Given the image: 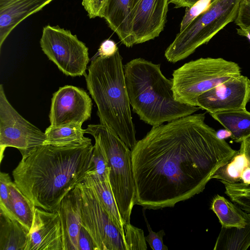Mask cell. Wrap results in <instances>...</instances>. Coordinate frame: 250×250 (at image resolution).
<instances>
[{"label": "cell", "instance_id": "obj_14", "mask_svg": "<svg viewBox=\"0 0 250 250\" xmlns=\"http://www.w3.org/2000/svg\"><path fill=\"white\" fill-rule=\"evenodd\" d=\"M25 250H63V231L57 211L36 208Z\"/></svg>", "mask_w": 250, "mask_h": 250}, {"label": "cell", "instance_id": "obj_21", "mask_svg": "<svg viewBox=\"0 0 250 250\" xmlns=\"http://www.w3.org/2000/svg\"><path fill=\"white\" fill-rule=\"evenodd\" d=\"M82 124L71 123L59 126L50 125L45 131L46 140L44 145L58 146H80L91 143V140L84 136L85 129Z\"/></svg>", "mask_w": 250, "mask_h": 250}, {"label": "cell", "instance_id": "obj_24", "mask_svg": "<svg viewBox=\"0 0 250 250\" xmlns=\"http://www.w3.org/2000/svg\"><path fill=\"white\" fill-rule=\"evenodd\" d=\"M10 203L13 217L30 230L36 207L19 188L14 182L9 184Z\"/></svg>", "mask_w": 250, "mask_h": 250}, {"label": "cell", "instance_id": "obj_36", "mask_svg": "<svg viewBox=\"0 0 250 250\" xmlns=\"http://www.w3.org/2000/svg\"><path fill=\"white\" fill-rule=\"evenodd\" d=\"M240 150L245 153L250 163V136L241 142Z\"/></svg>", "mask_w": 250, "mask_h": 250}, {"label": "cell", "instance_id": "obj_29", "mask_svg": "<svg viewBox=\"0 0 250 250\" xmlns=\"http://www.w3.org/2000/svg\"><path fill=\"white\" fill-rule=\"evenodd\" d=\"M210 0H201L192 7L186 8L181 23L180 32L183 31L197 16L207 7Z\"/></svg>", "mask_w": 250, "mask_h": 250}, {"label": "cell", "instance_id": "obj_25", "mask_svg": "<svg viewBox=\"0 0 250 250\" xmlns=\"http://www.w3.org/2000/svg\"><path fill=\"white\" fill-rule=\"evenodd\" d=\"M250 167V163L245 153L239 150L226 164L220 167L212 179L229 183L241 182L243 170Z\"/></svg>", "mask_w": 250, "mask_h": 250}, {"label": "cell", "instance_id": "obj_7", "mask_svg": "<svg viewBox=\"0 0 250 250\" xmlns=\"http://www.w3.org/2000/svg\"><path fill=\"white\" fill-rule=\"evenodd\" d=\"M235 62L221 58H201L185 63L172 74L174 97L196 106L197 98L220 83L241 75Z\"/></svg>", "mask_w": 250, "mask_h": 250}, {"label": "cell", "instance_id": "obj_28", "mask_svg": "<svg viewBox=\"0 0 250 250\" xmlns=\"http://www.w3.org/2000/svg\"><path fill=\"white\" fill-rule=\"evenodd\" d=\"M11 181L8 173H0V210L14 217L11 211L9 184Z\"/></svg>", "mask_w": 250, "mask_h": 250}, {"label": "cell", "instance_id": "obj_11", "mask_svg": "<svg viewBox=\"0 0 250 250\" xmlns=\"http://www.w3.org/2000/svg\"><path fill=\"white\" fill-rule=\"evenodd\" d=\"M92 102L83 89L67 85L53 94L49 114L50 125L82 124L90 118Z\"/></svg>", "mask_w": 250, "mask_h": 250}, {"label": "cell", "instance_id": "obj_22", "mask_svg": "<svg viewBox=\"0 0 250 250\" xmlns=\"http://www.w3.org/2000/svg\"><path fill=\"white\" fill-rule=\"evenodd\" d=\"M244 215L247 222L244 227H222L214 250H246L250 247V213L245 211Z\"/></svg>", "mask_w": 250, "mask_h": 250}, {"label": "cell", "instance_id": "obj_20", "mask_svg": "<svg viewBox=\"0 0 250 250\" xmlns=\"http://www.w3.org/2000/svg\"><path fill=\"white\" fill-rule=\"evenodd\" d=\"M230 134L232 140L241 143L250 136V112L246 109L210 113Z\"/></svg>", "mask_w": 250, "mask_h": 250}, {"label": "cell", "instance_id": "obj_1", "mask_svg": "<svg viewBox=\"0 0 250 250\" xmlns=\"http://www.w3.org/2000/svg\"><path fill=\"white\" fill-rule=\"evenodd\" d=\"M191 114L152 126L131 150L135 205L144 209L174 207L202 192L238 151Z\"/></svg>", "mask_w": 250, "mask_h": 250}, {"label": "cell", "instance_id": "obj_18", "mask_svg": "<svg viewBox=\"0 0 250 250\" xmlns=\"http://www.w3.org/2000/svg\"><path fill=\"white\" fill-rule=\"evenodd\" d=\"M83 182L91 190L96 200L119 229L124 238L125 247L126 224L120 213L109 181H104L97 177L86 175Z\"/></svg>", "mask_w": 250, "mask_h": 250}, {"label": "cell", "instance_id": "obj_6", "mask_svg": "<svg viewBox=\"0 0 250 250\" xmlns=\"http://www.w3.org/2000/svg\"><path fill=\"white\" fill-rule=\"evenodd\" d=\"M241 0H211L207 7L182 31L167 48L165 56L172 63L182 60L208 43L229 23L234 21Z\"/></svg>", "mask_w": 250, "mask_h": 250}, {"label": "cell", "instance_id": "obj_33", "mask_svg": "<svg viewBox=\"0 0 250 250\" xmlns=\"http://www.w3.org/2000/svg\"><path fill=\"white\" fill-rule=\"evenodd\" d=\"M79 250H96L90 235L86 229L82 226L78 237Z\"/></svg>", "mask_w": 250, "mask_h": 250}, {"label": "cell", "instance_id": "obj_27", "mask_svg": "<svg viewBox=\"0 0 250 250\" xmlns=\"http://www.w3.org/2000/svg\"><path fill=\"white\" fill-rule=\"evenodd\" d=\"M145 236L142 229L132 226L130 223L125 227V243L126 250L147 249Z\"/></svg>", "mask_w": 250, "mask_h": 250}, {"label": "cell", "instance_id": "obj_31", "mask_svg": "<svg viewBox=\"0 0 250 250\" xmlns=\"http://www.w3.org/2000/svg\"><path fill=\"white\" fill-rule=\"evenodd\" d=\"M234 22L239 27L250 28V0H241Z\"/></svg>", "mask_w": 250, "mask_h": 250}, {"label": "cell", "instance_id": "obj_2", "mask_svg": "<svg viewBox=\"0 0 250 250\" xmlns=\"http://www.w3.org/2000/svg\"><path fill=\"white\" fill-rule=\"evenodd\" d=\"M93 148L91 143L41 146L21 159L12 171L14 182L36 207L57 211L64 197L89 171Z\"/></svg>", "mask_w": 250, "mask_h": 250}, {"label": "cell", "instance_id": "obj_9", "mask_svg": "<svg viewBox=\"0 0 250 250\" xmlns=\"http://www.w3.org/2000/svg\"><path fill=\"white\" fill-rule=\"evenodd\" d=\"M46 140L45 132L22 117L9 103L0 85V162L7 147L17 148L22 158L28 156Z\"/></svg>", "mask_w": 250, "mask_h": 250}, {"label": "cell", "instance_id": "obj_5", "mask_svg": "<svg viewBox=\"0 0 250 250\" xmlns=\"http://www.w3.org/2000/svg\"><path fill=\"white\" fill-rule=\"evenodd\" d=\"M85 133L98 141L107 155L111 188L123 219L126 224H130L136 201L131 150L116 133L101 124L88 125Z\"/></svg>", "mask_w": 250, "mask_h": 250}, {"label": "cell", "instance_id": "obj_16", "mask_svg": "<svg viewBox=\"0 0 250 250\" xmlns=\"http://www.w3.org/2000/svg\"><path fill=\"white\" fill-rule=\"evenodd\" d=\"M133 2L134 0H106L100 15L127 47L135 44L132 29Z\"/></svg>", "mask_w": 250, "mask_h": 250}, {"label": "cell", "instance_id": "obj_37", "mask_svg": "<svg viewBox=\"0 0 250 250\" xmlns=\"http://www.w3.org/2000/svg\"><path fill=\"white\" fill-rule=\"evenodd\" d=\"M241 181L244 184L250 185V167H246L241 175Z\"/></svg>", "mask_w": 250, "mask_h": 250}, {"label": "cell", "instance_id": "obj_23", "mask_svg": "<svg viewBox=\"0 0 250 250\" xmlns=\"http://www.w3.org/2000/svg\"><path fill=\"white\" fill-rule=\"evenodd\" d=\"M210 209L223 227L243 228L247 224L245 211L223 196L216 195L212 201Z\"/></svg>", "mask_w": 250, "mask_h": 250}, {"label": "cell", "instance_id": "obj_34", "mask_svg": "<svg viewBox=\"0 0 250 250\" xmlns=\"http://www.w3.org/2000/svg\"><path fill=\"white\" fill-rule=\"evenodd\" d=\"M118 50L116 43L113 41L108 39L101 44L98 50V54L102 57H109L114 55Z\"/></svg>", "mask_w": 250, "mask_h": 250}, {"label": "cell", "instance_id": "obj_3", "mask_svg": "<svg viewBox=\"0 0 250 250\" xmlns=\"http://www.w3.org/2000/svg\"><path fill=\"white\" fill-rule=\"evenodd\" d=\"M122 60L119 50L109 57L98 56L91 61L85 77L87 88L97 106L100 124L132 150L137 141Z\"/></svg>", "mask_w": 250, "mask_h": 250}, {"label": "cell", "instance_id": "obj_13", "mask_svg": "<svg viewBox=\"0 0 250 250\" xmlns=\"http://www.w3.org/2000/svg\"><path fill=\"white\" fill-rule=\"evenodd\" d=\"M168 0H134L132 29L135 44L158 37L167 21Z\"/></svg>", "mask_w": 250, "mask_h": 250}, {"label": "cell", "instance_id": "obj_32", "mask_svg": "<svg viewBox=\"0 0 250 250\" xmlns=\"http://www.w3.org/2000/svg\"><path fill=\"white\" fill-rule=\"evenodd\" d=\"M106 0H82V5L91 18L100 17Z\"/></svg>", "mask_w": 250, "mask_h": 250}, {"label": "cell", "instance_id": "obj_17", "mask_svg": "<svg viewBox=\"0 0 250 250\" xmlns=\"http://www.w3.org/2000/svg\"><path fill=\"white\" fill-rule=\"evenodd\" d=\"M53 0H0V48L19 23Z\"/></svg>", "mask_w": 250, "mask_h": 250}, {"label": "cell", "instance_id": "obj_35", "mask_svg": "<svg viewBox=\"0 0 250 250\" xmlns=\"http://www.w3.org/2000/svg\"><path fill=\"white\" fill-rule=\"evenodd\" d=\"M201 0H168L169 4L173 3L175 8L191 7Z\"/></svg>", "mask_w": 250, "mask_h": 250}, {"label": "cell", "instance_id": "obj_26", "mask_svg": "<svg viewBox=\"0 0 250 250\" xmlns=\"http://www.w3.org/2000/svg\"><path fill=\"white\" fill-rule=\"evenodd\" d=\"M110 168L107 155L100 143L95 140L91 157V167L87 175L109 181Z\"/></svg>", "mask_w": 250, "mask_h": 250}, {"label": "cell", "instance_id": "obj_38", "mask_svg": "<svg viewBox=\"0 0 250 250\" xmlns=\"http://www.w3.org/2000/svg\"><path fill=\"white\" fill-rule=\"evenodd\" d=\"M237 33L241 36L245 37L250 41V28H241L236 29Z\"/></svg>", "mask_w": 250, "mask_h": 250}, {"label": "cell", "instance_id": "obj_8", "mask_svg": "<svg viewBox=\"0 0 250 250\" xmlns=\"http://www.w3.org/2000/svg\"><path fill=\"white\" fill-rule=\"evenodd\" d=\"M40 45L48 59L65 75L86 76L88 48L71 31L47 25L43 28Z\"/></svg>", "mask_w": 250, "mask_h": 250}, {"label": "cell", "instance_id": "obj_4", "mask_svg": "<svg viewBox=\"0 0 250 250\" xmlns=\"http://www.w3.org/2000/svg\"><path fill=\"white\" fill-rule=\"evenodd\" d=\"M124 72L132 110L147 124L160 125L200 109L175 100L172 79L163 74L160 64L136 58L124 65Z\"/></svg>", "mask_w": 250, "mask_h": 250}, {"label": "cell", "instance_id": "obj_12", "mask_svg": "<svg viewBox=\"0 0 250 250\" xmlns=\"http://www.w3.org/2000/svg\"><path fill=\"white\" fill-rule=\"evenodd\" d=\"M250 101V80L241 75L200 95L196 100V106L210 114L246 109Z\"/></svg>", "mask_w": 250, "mask_h": 250}, {"label": "cell", "instance_id": "obj_15", "mask_svg": "<svg viewBox=\"0 0 250 250\" xmlns=\"http://www.w3.org/2000/svg\"><path fill=\"white\" fill-rule=\"evenodd\" d=\"M57 211L63 231V250H79L82 216L81 194L78 185L64 197Z\"/></svg>", "mask_w": 250, "mask_h": 250}, {"label": "cell", "instance_id": "obj_30", "mask_svg": "<svg viewBox=\"0 0 250 250\" xmlns=\"http://www.w3.org/2000/svg\"><path fill=\"white\" fill-rule=\"evenodd\" d=\"M144 216L149 232L148 235L145 236V239L151 249L153 250H167V246L165 245L163 243V236L166 235L164 230L162 229L157 232L153 231L145 216V213H144Z\"/></svg>", "mask_w": 250, "mask_h": 250}, {"label": "cell", "instance_id": "obj_10", "mask_svg": "<svg viewBox=\"0 0 250 250\" xmlns=\"http://www.w3.org/2000/svg\"><path fill=\"white\" fill-rule=\"evenodd\" d=\"M81 194L82 226L90 235L96 250H126L119 229L100 205L91 190L83 182Z\"/></svg>", "mask_w": 250, "mask_h": 250}, {"label": "cell", "instance_id": "obj_19", "mask_svg": "<svg viewBox=\"0 0 250 250\" xmlns=\"http://www.w3.org/2000/svg\"><path fill=\"white\" fill-rule=\"evenodd\" d=\"M30 230L0 210V250H25Z\"/></svg>", "mask_w": 250, "mask_h": 250}]
</instances>
